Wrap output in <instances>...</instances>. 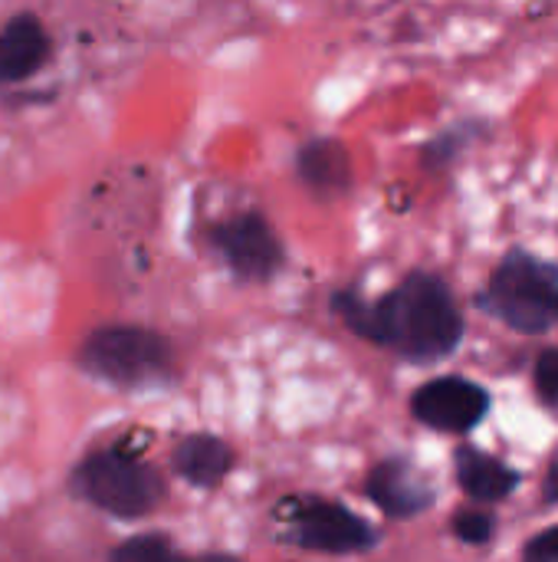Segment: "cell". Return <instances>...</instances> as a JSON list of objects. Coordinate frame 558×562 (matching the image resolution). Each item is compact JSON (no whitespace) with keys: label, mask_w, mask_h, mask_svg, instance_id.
<instances>
[{"label":"cell","mask_w":558,"mask_h":562,"mask_svg":"<svg viewBox=\"0 0 558 562\" xmlns=\"http://www.w3.org/2000/svg\"><path fill=\"white\" fill-rule=\"evenodd\" d=\"M280 514L286 517L289 540L309 553L355 557L375 550L382 540L362 514L329 497H286Z\"/></svg>","instance_id":"obj_5"},{"label":"cell","mask_w":558,"mask_h":562,"mask_svg":"<svg viewBox=\"0 0 558 562\" xmlns=\"http://www.w3.org/2000/svg\"><path fill=\"white\" fill-rule=\"evenodd\" d=\"M533 389L543 408L556 412L558 415V349L549 346L536 356L533 362Z\"/></svg>","instance_id":"obj_16"},{"label":"cell","mask_w":558,"mask_h":562,"mask_svg":"<svg viewBox=\"0 0 558 562\" xmlns=\"http://www.w3.org/2000/svg\"><path fill=\"white\" fill-rule=\"evenodd\" d=\"M53 56L49 33L36 13H13L0 26V82L33 79Z\"/></svg>","instance_id":"obj_11"},{"label":"cell","mask_w":558,"mask_h":562,"mask_svg":"<svg viewBox=\"0 0 558 562\" xmlns=\"http://www.w3.org/2000/svg\"><path fill=\"white\" fill-rule=\"evenodd\" d=\"M408 408L418 425H424L437 435L467 438L490 418L493 395L487 385H480L467 375H437L411 392Z\"/></svg>","instance_id":"obj_7"},{"label":"cell","mask_w":558,"mask_h":562,"mask_svg":"<svg viewBox=\"0 0 558 562\" xmlns=\"http://www.w3.org/2000/svg\"><path fill=\"white\" fill-rule=\"evenodd\" d=\"M365 497L388 520H418L437 504V484L408 454H391L368 471Z\"/></svg>","instance_id":"obj_8"},{"label":"cell","mask_w":558,"mask_h":562,"mask_svg":"<svg viewBox=\"0 0 558 562\" xmlns=\"http://www.w3.org/2000/svg\"><path fill=\"white\" fill-rule=\"evenodd\" d=\"M171 471L194 491H217L234 471V448L217 435H187L171 451Z\"/></svg>","instance_id":"obj_12"},{"label":"cell","mask_w":558,"mask_h":562,"mask_svg":"<svg viewBox=\"0 0 558 562\" xmlns=\"http://www.w3.org/2000/svg\"><path fill=\"white\" fill-rule=\"evenodd\" d=\"M329 306L349 333L414 366L447 362L467 336L460 303L451 283L434 270L405 273L378 300L335 290Z\"/></svg>","instance_id":"obj_1"},{"label":"cell","mask_w":558,"mask_h":562,"mask_svg":"<svg viewBox=\"0 0 558 562\" xmlns=\"http://www.w3.org/2000/svg\"><path fill=\"white\" fill-rule=\"evenodd\" d=\"M296 175L306 184V191L319 201H339L352 191L355 184V165L349 148L332 138V135H319L309 138L299 151H296Z\"/></svg>","instance_id":"obj_10"},{"label":"cell","mask_w":558,"mask_h":562,"mask_svg":"<svg viewBox=\"0 0 558 562\" xmlns=\"http://www.w3.org/2000/svg\"><path fill=\"white\" fill-rule=\"evenodd\" d=\"M191 562H243L237 560V557H230V553H204V557H197V560Z\"/></svg>","instance_id":"obj_19"},{"label":"cell","mask_w":558,"mask_h":562,"mask_svg":"<svg viewBox=\"0 0 558 562\" xmlns=\"http://www.w3.org/2000/svg\"><path fill=\"white\" fill-rule=\"evenodd\" d=\"M523 562H558V524L526 540Z\"/></svg>","instance_id":"obj_17"},{"label":"cell","mask_w":558,"mask_h":562,"mask_svg":"<svg viewBox=\"0 0 558 562\" xmlns=\"http://www.w3.org/2000/svg\"><path fill=\"white\" fill-rule=\"evenodd\" d=\"M487 122L483 119H464V122H454L447 128H441L424 148H421V165L428 171H444L451 168L474 142H480L487 135Z\"/></svg>","instance_id":"obj_13"},{"label":"cell","mask_w":558,"mask_h":562,"mask_svg":"<svg viewBox=\"0 0 558 562\" xmlns=\"http://www.w3.org/2000/svg\"><path fill=\"white\" fill-rule=\"evenodd\" d=\"M451 533H454V540L480 550V547H490L500 537V517L490 507L467 504V507H457L451 514Z\"/></svg>","instance_id":"obj_14"},{"label":"cell","mask_w":558,"mask_h":562,"mask_svg":"<svg viewBox=\"0 0 558 562\" xmlns=\"http://www.w3.org/2000/svg\"><path fill=\"white\" fill-rule=\"evenodd\" d=\"M109 562H191L187 557L178 553V547L161 537V533H138L125 543H118L112 553H109Z\"/></svg>","instance_id":"obj_15"},{"label":"cell","mask_w":558,"mask_h":562,"mask_svg":"<svg viewBox=\"0 0 558 562\" xmlns=\"http://www.w3.org/2000/svg\"><path fill=\"white\" fill-rule=\"evenodd\" d=\"M474 306L516 336H549L558 329V263L529 247H510L477 290Z\"/></svg>","instance_id":"obj_2"},{"label":"cell","mask_w":558,"mask_h":562,"mask_svg":"<svg viewBox=\"0 0 558 562\" xmlns=\"http://www.w3.org/2000/svg\"><path fill=\"white\" fill-rule=\"evenodd\" d=\"M82 375L112 389H155L178 379V352L168 336L145 326H99L76 352Z\"/></svg>","instance_id":"obj_3"},{"label":"cell","mask_w":558,"mask_h":562,"mask_svg":"<svg viewBox=\"0 0 558 562\" xmlns=\"http://www.w3.org/2000/svg\"><path fill=\"white\" fill-rule=\"evenodd\" d=\"M69 491L115 520H145L168 497L164 477L148 461L122 448L86 454L69 474Z\"/></svg>","instance_id":"obj_4"},{"label":"cell","mask_w":558,"mask_h":562,"mask_svg":"<svg viewBox=\"0 0 558 562\" xmlns=\"http://www.w3.org/2000/svg\"><path fill=\"white\" fill-rule=\"evenodd\" d=\"M539 497H543V507H558V454L549 461V468L543 474Z\"/></svg>","instance_id":"obj_18"},{"label":"cell","mask_w":558,"mask_h":562,"mask_svg":"<svg viewBox=\"0 0 558 562\" xmlns=\"http://www.w3.org/2000/svg\"><path fill=\"white\" fill-rule=\"evenodd\" d=\"M210 247L220 254L227 270L243 283H266L286 263V247L260 211H240L210 227Z\"/></svg>","instance_id":"obj_6"},{"label":"cell","mask_w":558,"mask_h":562,"mask_svg":"<svg viewBox=\"0 0 558 562\" xmlns=\"http://www.w3.org/2000/svg\"><path fill=\"white\" fill-rule=\"evenodd\" d=\"M454 477L474 507H490V510L497 504L510 501L523 484L520 468L506 464L503 458H497V454H490L470 441L454 448Z\"/></svg>","instance_id":"obj_9"}]
</instances>
